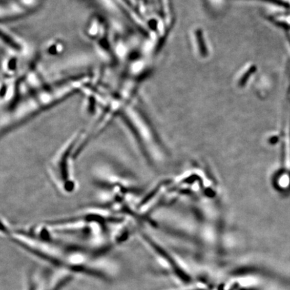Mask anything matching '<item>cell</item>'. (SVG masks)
I'll list each match as a JSON object with an SVG mask.
<instances>
[{
  "mask_svg": "<svg viewBox=\"0 0 290 290\" xmlns=\"http://www.w3.org/2000/svg\"><path fill=\"white\" fill-rule=\"evenodd\" d=\"M122 169L105 164L95 173L94 185L97 204L112 211L131 216L133 214V196L135 193L133 181Z\"/></svg>",
  "mask_w": 290,
  "mask_h": 290,
  "instance_id": "obj_3",
  "label": "cell"
},
{
  "mask_svg": "<svg viewBox=\"0 0 290 290\" xmlns=\"http://www.w3.org/2000/svg\"><path fill=\"white\" fill-rule=\"evenodd\" d=\"M81 132L69 137L49 160L47 174L56 191L63 196H71L79 190L75 174V161L79 157L78 149Z\"/></svg>",
  "mask_w": 290,
  "mask_h": 290,
  "instance_id": "obj_4",
  "label": "cell"
},
{
  "mask_svg": "<svg viewBox=\"0 0 290 290\" xmlns=\"http://www.w3.org/2000/svg\"><path fill=\"white\" fill-rule=\"evenodd\" d=\"M2 234L23 252L53 269L101 281H112L118 266L108 252H99L54 237L43 224L15 228L2 220Z\"/></svg>",
  "mask_w": 290,
  "mask_h": 290,
  "instance_id": "obj_1",
  "label": "cell"
},
{
  "mask_svg": "<svg viewBox=\"0 0 290 290\" xmlns=\"http://www.w3.org/2000/svg\"><path fill=\"white\" fill-rule=\"evenodd\" d=\"M75 276L56 269L36 272L30 277L27 290H64Z\"/></svg>",
  "mask_w": 290,
  "mask_h": 290,
  "instance_id": "obj_5",
  "label": "cell"
},
{
  "mask_svg": "<svg viewBox=\"0 0 290 290\" xmlns=\"http://www.w3.org/2000/svg\"><path fill=\"white\" fill-rule=\"evenodd\" d=\"M87 81V77H78L61 82L14 103L2 114V136L7 135L41 112L66 99Z\"/></svg>",
  "mask_w": 290,
  "mask_h": 290,
  "instance_id": "obj_2",
  "label": "cell"
},
{
  "mask_svg": "<svg viewBox=\"0 0 290 290\" xmlns=\"http://www.w3.org/2000/svg\"><path fill=\"white\" fill-rule=\"evenodd\" d=\"M41 0H8L2 6V18L5 19L18 18L37 9Z\"/></svg>",
  "mask_w": 290,
  "mask_h": 290,
  "instance_id": "obj_6",
  "label": "cell"
},
{
  "mask_svg": "<svg viewBox=\"0 0 290 290\" xmlns=\"http://www.w3.org/2000/svg\"><path fill=\"white\" fill-rule=\"evenodd\" d=\"M196 290H200V289H196Z\"/></svg>",
  "mask_w": 290,
  "mask_h": 290,
  "instance_id": "obj_7",
  "label": "cell"
}]
</instances>
